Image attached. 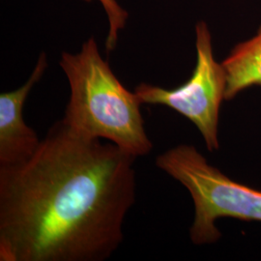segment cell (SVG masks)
Masks as SVG:
<instances>
[{
  "label": "cell",
  "instance_id": "obj_1",
  "mask_svg": "<svg viewBox=\"0 0 261 261\" xmlns=\"http://www.w3.org/2000/svg\"><path fill=\"white\" fill-rule=\"evenodd\" d=\"M136 159L56 122L30 158L0 166V260L111 257L136 202Z\"/></svg>",
  "mask_w": 261,
  "mask_h": 261
},
{
  "label": "cell",
  "instance_id": "obj_2",
  "mask_svg": "<svg viewBox=\"0 0 261 261\" xmlns=\"http://www.w3.org/2000/svg\"><path fill=\"white\" fill-rule=\"evenodd\" d=\"M59 65L71 96L62 121L77 134L110 141L135 157L153 149L144 127L140 103L105 61L93 38L77 54L63 53Z\"/></svg>",
  "mask_w": 261,
  "mask_h": 261
},
{
  "label": "cell",
  "instance_id": "obj_3",
  "mask_svg": "<svg viewBox=\"0 0 261 261\" xmlns=\"http://www.w3.org/2000/svg\"><path fill=\"white\" fill-rule=\"evenodd\" d=\"M156 166L192 196L195 220L190 237L194 244L217 242L222 233L216 222L221 218L261 222V191L227 177L193 145L180 144L167 150L157 157Z\"/></svg>",
  "mask_w": 261,
  "mask_h": 261
},
{
  "label": "cell",
  "instance_id": "obj_4",
  "mask_svg": "<svg viewBox=\"0 0 261 261\" xmlns=\"http://www.w3.org/2000/svg\"><path fill=\"white\" fill-rule=\"evenodd\" d=\"M196 63L191 77L174 89L152 84L135 88L140 103L166 106L193 122L201 134L208 151L219 149L218 126L222 102L227 85L223 63L215 59L208 25L200 21L196 27Z\"/></svg>",
  "mask_w": 261,
  "mask_h": 261
},
{
  "label": "cell",
  "instance_id": "obj_5",
  "mask_svg": "<svg viewBox=\"0 0 261 261\" xmlns=\"http://www.w3.org/2000/svg\"><path fill=\"white\" fill-rule=\"evenodd\" d=\"M46 54H41L28 82L16 90L0 95V166L16 165L30 158L41 140L23 120V106L32 87L47 69Z\"/></svg>",
  "mask_w": 261,
  "mask_h": 261
},
{
  "label": "cell",
  "instance_id": "obj_6",
  "mask_svg": "<svg viewBox=\"0 0 261 261\" xmlns=\"http://www.w3.org/2000/svg\"><path fill=\"white\" fill-rule=\"evenodd\" d=\"M223 65L227 77L225 100L252 86H261V27L253 37L233 47Z\"/></svg>",
  "mask_w": 261,
  "mask_h": 261
},
{
  "label": "cell",
  "instance_id": "obj_7",
  "mask_svg": "<svg viewBox=\"0 0 261 261\" xmlns=\"http://www.w3.org/2000/svg\"><path fill=\"white\" fill-rule=\"evenodd\" d=\"M86 2H90L92 0H84ZM103 4L106 12L110 19V33L107 41V47L109 50H112L116 41H117V32L120 28L124 27L125 20L127 19V13L122 9L121 7L116 3L115 0H99Z\"/></svg>",
  "mask_w": 261,
  "mask_h": 261
}]
</instances>
